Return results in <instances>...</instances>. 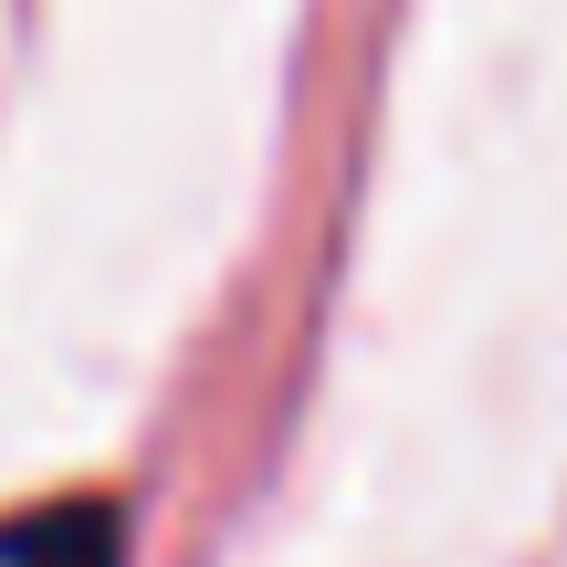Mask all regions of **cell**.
I'll return each mask as SVG.
<instances>
[{"instance_id": "cell-1", "label": "cell", "mask_w": 567, "mask_h": 567, "mask_svg": "<svg viewBox=\"0 0 567 567\" xmlns=\"http://www.w3.org/2000/svg\"><path fill=\"white\" fill-rule=\"evenodd\" d=\"M0 567H126V526L95 494H63V505L0 515Z\"/></svg>"}]
</instances>
